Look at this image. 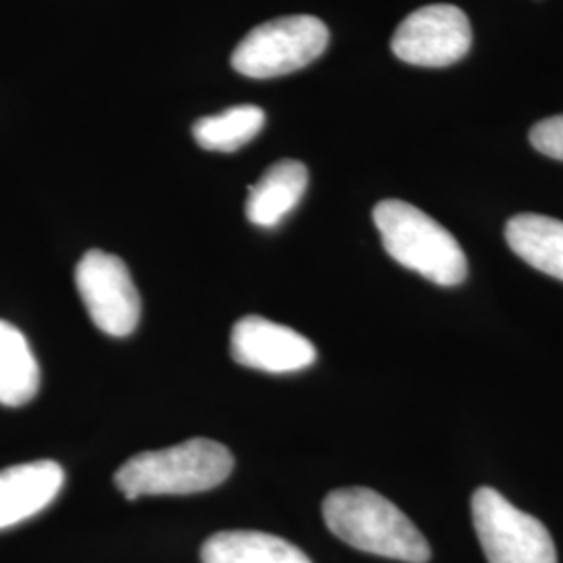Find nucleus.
<instances>
[{"label": "nucleus", "mask_w": 563, "mask_h": 563, "mask_svg": "<svg viewBox=\"0 0 563 563\" xmlns=\"http://www.w3.org/2000/svg\"><path fill=\"white\" fill-rule=\"evenodd\" d=\"M530 144L551 159L563 162V113L549 120L539 121L530 134Z\"/></svg>", "instance_id": "2eb2a0df"}, {"label": "nucleus", "mask_w": 563, "mask_h": 563, "mask_svg": "<svg viewBox=\"0 0 563 563\" xmlns=\"http://www.w3.org/2000/svg\"><path fill=\"white\" fill-rule=\"evenodd\" d=\"M323 520L342 543L405 563L430 562L432 551L418 526L380 493L351 486L323 499Z\"/></svg>", "instance_id": "f257e3e1"}, {"label": "nucleus", "mask_w": 563, "mask_h": 563, "mask_svg": "<svg viewBox=\"0 0 563 563\" xmlns=\"http://www.w3.org/2000/svg\"><path fill=\"white\" fill-rule=\"evenodd\" d=\"M41 388V365L27 339L13 323L0 320V402L20 407Z\"/></svg>", "instance_id": "ddd939ff"}, {"label": "nucleus", "mask_w": 563, "mask_h": 563, "mask_svg": "<svg viewBox=\"0 0 563 563\" xmlns=\"http://www.w3.org/2000/svg\"><path fill=\"white\" fill-rule=\"evenodd\" d=\"M309 184V172L301 162L274 163L257 184L249 188L246 218L260 228H274L297 209Z\"/></svg>", "instance_id": "9d476101"}, {"label": "nucleus", "mask_w": 563, "mask_h": 563, "mask_svg": "<svg viewBox=\"0 0 563 563\" xmlns=\"http://www.w3.org/2000/svg\"><path fill=\"white\" fill-rule=\"evenodd\" d=\"M230 353L234 362L267 374L301 372L318 360L313 342L262 316H246L234 323Z\"/></svg>", "instance_id": "6e6552de"}, {"label": "nucleus", "mask_w": 563, "mask_h": 563, "mask_svg": "<svg viewBox=\"0 0 563 563\" xmlns=\"http://www.w3.org/2000/svg\"><path fill=\"white\" fill-rule=\"evenodd\" d=\"M265 125V111L257 104L230 107L218 115L202 118L192 125V136L205 151L232 153L253 141Z\"/></svg>", "instance_id": "4468645a"}, {"label": "nucleus", "mask_w": 563, "mask_h": 563, "mask_svg": "<svg viewBox=\"0 0 563 563\" xmlns=\"http://www.w3.org/2000/svg\"><path fill=\"white\" fill-rule=\"evenodd\" d=\"M509 249L530 267L563 282V222L539 216L520 213L505 225Z\"/></svg>", "instance_id": "9b49d317"}, {"label": "nucleus", "mask_w": 563, "mask_h": 563, "mask_svg": "<svg viewBox=\"0 0 563 563\" xmlns=\"http://www.w3.org/2000/svg\"><path fill=\"white\" fill-rule=\"evenodd\" d=\"M63 483V467L51 460L0 470V530L41 514L57 499Z\"/></svg>", "instance_id": "1a4fd4ad"}, {"label": "nucleus", "mask_w": 563, "mask_h": 563, "mask_svg": "<svg viewBox=\"0 0 563 563\" xmlns=\"http://www.w3.org/2000/svg\"><path fill=\"white\" fill-rule=\"evenodd\" d=\"M202 563H311L299 547L255 530H228L201 547Z\"/></svg>", "instance_id": "f8f14e48"}, {"label": "nucleus", "mask_w": 563, "mask_h": 563, "mask_svg": "<svg viewBox=\"0 0 563 563\" xmlns=\"http://www.w3.org/2000/svg\"><path fill=\"white\" fill-rule=\"evenodd\" d=\"M472 520L488 563H558V549L541 520L523 514L490 486L472 495Z\"/></svg>", "instance_id": "39448f33"}, {"label": "nucleus", "mask_w": 563, "mask_h": 563, "mask_svg": "<svg viewBox=\"0 0 563 563\" xmlns=\"http://www.w3.org/2000/svg\"><path fill=\"white\" fill-rule=\"evenodd\" d=\"M374 223L386 253L402 267L439 286H460L467 278L462 244L422 209L386 199L374 207Z\"/></svg>", "instance_id": "7ed1b4c3"}, {"label": "nucleus", "mask_w": 563, "mask_h": 563, "mask_svg": "<svg viewBox=\"0 0 563 563\" xmlns=\"http://www.w3.org/2000/svg\"><path fill=\"white\" fill-rule=\"evenodd\" d=\"M232 470L234 457L228 446L190 439L134 455L115 472V486L130 501L148 495H195L220 486Z\"/></svg>", "instance_id": "f03ea898"}, {"label": "nucleus", "mask_w": 563, "mask_h": 563, "mask_svg": "<svg viewBox=\"0 0 563 563\" xmlns=\"http://www.w3.org/2000/svg\"><path fill=\"white\" fill-rule=\"evenodd\" d=\"M328 42V25L313 15H286L265 21L234 48L232 67L253 80L280 78L322 57Z\"/></svg>", "instance_id": "20e7f679"}, {"label": "nucleus", "mask_w": 563, "mask_h": 563, "mask_svg": "<svg viewBox=\"0 0 563 563\" xmlns=\"http://www.w3.org/2000/svg\"><path fill=\"white\" fill-rule=\"evenodd\" d=\"M76 286L95 325L109 336H130L141 322V295L120 257L88 251L76 267Z\"/></svg>", "instance_id": "423d86ee"}, {"label": "nucleus", "mask_w": 563, "mask_h": 563, "mask_svg": "<svg viewBox=\"0 0 563 563\" xmlns=\"http://www.w3.org/2000/svg\"><path fill=\"white\" fill-rule=\"evenodd\" d=\"M470 46L472 25L453 4H428L409 13L390 42L397 59L418 67H449L462 60Z\"/></svg>", "instance_id": "0eeeda50"}]
</instances>
